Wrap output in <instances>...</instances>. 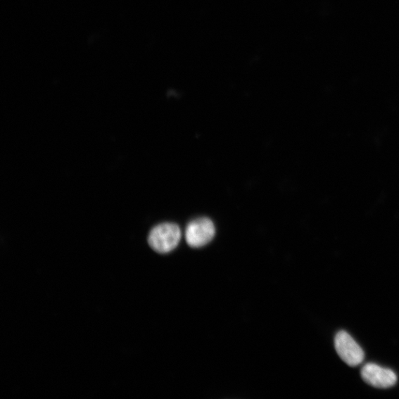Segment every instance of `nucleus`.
<instances>
[{
    "label": "nucleus",
    "instance_id": "4",
    "mask_svg": "<svg viewBox=\"0 0 399 399\" xmlns=\"http://www.w3.org/2000/svg\"><path fill=\"white\" fill-rule=\"evenodd\" d=\"M361 375L367 384L376 388H391L397 381V376L392 369L373 363L365 365L362 369Z\"/></svg>",
    "mask_w": 399,
    "mask_h": 399
},
{
    "label": "nucleus",
    "instance_id": "3",
    "mask_svg": "<svg viewBox=\"0 0 399 399\" xmlns=\"http://www.w3.org/2000/svg\"><path fill=\"white\" fill-rule=\"evenodd\" d=\"M215 228L213 221L202 217L191 221L186 229V241L194 248H200L208 244L214 238Z\"/></svg>",
    "mask_w": 399,
    "mask_h": 399
},
{
    "label": "nucleus",
    "instance_id": "1",
    "mask_svg": "<svg viewBox=\"0 0 399 399\" xmlns=\"http://www.w3.org/2000/svg\"><path fill=\"white\" fill-rule=\"evenodd\" d=\"M182 239V232L174 224H162L152 229L148 242L151 248L160 254H166L179 245Z\"/></svg>",
    "mask_w": 399,
    "mask_h": 399
},
{
    "label": "nucleus",
    "instance_id": "2",
    "mask_svg": "<svg viewBox=\"0 0 399 399\" xmlns=\"http://www.w3.org/2000/svg\"><path fill=\"white\" fill-rule=\"evenodd\" d=\"M334 346L339 357L348 365L355 367L363 362V350L347 332L342 331L336 335Z\"/></svg>",
    "mask_w": 399,
    "mask_h": 399
}]
</instances>
